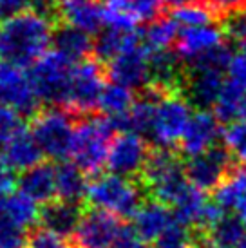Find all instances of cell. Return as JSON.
I'll use <instances>...</instances> for the list:
<instances>
[{
	"mask_svg": "<svg viewBox=\"0 0 246 248\" xmlns=\"http://www.w3.org/2000/svg\"><path fill=\"white\" fill-rule=\"evenodd\" d=\"M55 24L36 11L11 16L0 22V58L16 67H31L47 53Z\"/></svg>",
	"mask_w": 246,
	"mask_h": 248,
	"instance_id": "obj_1",
	"label": "cell"
},
{
	"mask_svg": "<svg viewBox=\"0 0 246 248\" xmlns=\"http://www.w3.org/2000/svg\"><path fill=\"white\" fill-rule=\"evenodd\" d=\"M141 183L152 200L170 208L183 198V194L192 185L186 176V167L169 149H157L151 152V158L141 174Z\"/></svg>",
	"mask_w": 246,
	"mask_h": 248,
	"instance_id": "obj_2",
	"label": "cell"
},
{
	"mask_svg": "<svg viewBox=\"0 0 246 248\" xmlns=\"http://www.w3.org/2000/svg\"><path fill=\"white\" fill-rule=\"evenodd\" d=\"M118 131L109 116H91L76 125L71 158L85 174H96L107 165L110 143Z\"/></svg>",
	"mask_w": 246,
	"mask_h": 248,
	"instance_id": "obj_3",
	"label": "cell"
},
{
	"mask_svg": "<svg viewBox=\"0 0 246 248\" xmlns=\"http://www.w3.org/2000/svg\"><path fill=\"white\" fill-rule=\"evenodd\" d=\"M143 194L139 183L120 174H100L89 183L85 200L92 208L107 210L120 219L134 217L138 208L143 205Z\"/></svg>",
	"mask_w": 246,
	"mask_h": 248,
	"instance_id": "obj_4",
	"label": "cell"
},
{
	"mask_svg": "<svg viewBox=\"0 0 246 248\" xmlns=\"http://www.w3.org/2000/svg\"><path fill=\"white\" fill-rule=\"evenodd\" d=\"M31 131L40 145L44 156L58 161L71 158L76 132V124L71 109L62 105H51L49 109L36 112Z\"/></svg>",
	"mask_w": 246,
	"mask_h": 248,
	"instance_id": "obj_5",
	"label": "cell"
},
{
	"mask_svg": "<svg viewBox=\"0 0 246 248\" xmlns=\"http://www.w3.org/2000/svg\"><path fill=\"white\" fill-rule=\"evenodd\" d=\"M75 62L58 51L46 53L31 65L28 75L42 104L65 107Z\"/></svg>",
	"mask_w": 246,
	"mask_h": 248,
	"instance_id": "obj_6",
	"label": "cell"
},
{
	"mask_svg": "<svg viewBox=\"0 0 246 248\" xmlns=\"http://www.w3.org/2000/svg\"><path fill=\"white\" fill-rule=\"evenodd\" d=\"M192 118V104L181 91L165 94L156 105L154 124L149 140L157 149H169L179 145Z\"/></svg>",
	"mask_w": 246,
	"mask_h": 248,
	"instance_id": "obj_7",
	"label": "cell"
},
{
	"mask_svg": "<svg viewBox=\"0 0 246 248\" xmlns=\"http://www.w3.org/2000/svg\"><path fill=\"white\" fill-rule=\"evenodd\" d=\"M105 89L103 69L96 60H80L75 63L69 98L65 107L78 114H89L100 105V98Z\"/></svg>",
	"mask_w": 246,
	"mask_h": 248,
	"instance_id": "obj_8",
	"label": "cell"
},
{
	"mask_svg": "<svg viewBox=\"0 0 246 248\" xmlns=\"http://www.w3.org/2000/svg\"><path fill=\"white\" fill-rule=\"evenodd\" d=\"M151 149L143 136L123 131L114 136L107 156V169L110 172L134 179L141 176L151 158Z\"/></svg>",
	"mask_w": 246,
	"mask_h": 248,
	"instance_id": "obj_9",
	"label": "cell"
},
{
	"mask_svg": "<svg viewBox=\"0 0 246 248\" xmlns=\"http://www.w3.org/2000/svg\"><path fill=\"white\" fill-rule=\"evenodd\" d=\"M232 154L226 151V147H215L208 149L206 152L188 158L186 161V176L194 185L201 190H217L221 183L232 172Z\"/></svg>",
	"mask_w": 246,
	"mask_h": 248,
	"instance_id": "obj_10",
	"label": "cell"
},
{
	"mask_svg": "<svg viewBox=\"0 0 246 248\" xmlns=\"http://www.w3.org/2000/svg\"><path fill=\"white\" fill-rule=\"evenodd\" d=\"M0 104L13 107L22 116H31L36 112L40 98L29 75L22 73V67L7 62L0 63Z\"/></svg>",
	"mask_w": 246,
	"mask_h": 248,
	"instance_id": "obj_11",
	"label": "cell"
},
{
	"mask_svg": "<svg viewBox=\"0 0 246 248\" xmlns=\"http://www.w3.org/2000/svg\"><path fill=\"white\" fill-rule=\"evenodd\" d=\"M123 225L120 217L107 210L91 208L83 212L76 228L75 241L78 248H112Z\"/></svg>",
	"mask_w": 246,
	"mask_h": 248,
	"instance_id": "obj_12",
	"label": "cell"
},
{
	"mask_svg": "<svg viewBox=\"0 0 246 248\" xmlns=\"http://www.w3.org/2000/svg\"><path fill=\"white\" fill-rule=\"evenodd\" d=\"M107 76L110 82L129 89H141L151 83V62L147 46L138 44L107 62Z\"/></svg>",
	"mask_w": 246,
	"mask_h": 248,
	"instance_id": "obj_13",
	"label": "cell"
},
{
	"mask_svg": "<svg viewBox=\"0 0 246 248\" xmlns=\"http://www.w3.org/2000/svg\"><path fill=\"white\" fill-rule=\"evenodd\" d=\"M163 0H103L105 26L136 29L139 22H152L161 16Z\"/></svg>",
	"mask_w": 246,
	"mask_h": 248,
	"instance_id": "obj_14",
	"label": "cell"
},
{
	"mask_svg": "<svg viewBox=\"0 0 246 248\" xmlns=\"http://www.w3.org/2000/svg\"><path fill=\"white\" fill-rule=\"evenodd\" d=\"M219 124L221 120L208 109H199L196 114H192L188 127L179 141L181 152L188 158H194L212 149L219 136H223Z\"/></svg>",
	"mask_w": 246,
	"mask_h": 248,
	"instance_id": "obj_15",
	"label": "cell"
},
{
	"mask_svg": "<svg viewBox=\"0 0 246 248\" xmlns=\"http://www.w3.org/2000/svg\"><path fill=\"white\" fill-rule=\"evenodd\" d=\"M83 212L85 210L82 208L80 201H69L58 198V200L42 205L38 223L44 230L67 239V237H75Z\"/></svg>",
	"mask_w": 246,
	"mask_h": 248,
	"instance_id": "obj_16",
	"label": "cell"
},
{
	"mask_svg": "<svg viewBox=\"0 0 246 248\" xmlns=\"http://www.w3.org/2000/svg\"><path fill=\"white\" fill-rule=\"evenodd\" d=\"M225 82L223 71L186 69L181 91L188 98V102L198 109H210L217 102Z\"/></svg>",
	"mask_w": 246,
	"mask_h": 248,
	"instance_id": "obj_17",
	"label": "cell"
},
{
	"mask_svg": "<svg viewBox=\"0 0 246 248\" xmlns=\"http://www.w3.org/2000/svg\"><path fill=\"white\" fill-rule=\"evenodd\" d=\"M56 16L87 33H98L105 26V9L100 0H56Z\"/></svg>",
	"mask_w": 246,
	"mask_h": 248,
	"instance_id": "obj_18",
	"label": "cell"
},
{
	"mask_svg": "<svg viewBox=\"0 0 246 248\" xmlns=\"http://www.w3.org/2000/svg\"><path fill=\"white\" fill-rule=\"evenodd\" d=\"M174 212L170 207L156 200L143 203L132 217V228L147 243H156L157 237L174 223Z\"/></svg>",
	"mask_w": 246,
	"mask_h": 248,
	"instance_id": "obj_19",
	"label": "cell"
},
{
	"mask_svg": "<svg viewBox=\"0 0 246 248\" xmlns=\"http://www.w3.org/2000/svg\"><path fill=\"white\" fill-rule=\"evenodd\" d=\"M18 190L34 203L46 205L55 200L56 194V167L49 163H38L24 170L18 178Z\"/></svg>",
	"mask_w": 246,
	"mask_h": 248,
	"instance_id": "obj_20",
	"label": "cell"
},
{
	"mask_svg": "<svg viewBox=\"0 0 246 248\" xmlns=\"http://www.w3.org/2000/svg\"><path fill=\"white\" fill-rule=\"evenodd\" d=\"M223 36H225L223 31L219 28H214L212 24L199 26V28H184L176 42V53L179 55L181 62L188 63L199 55L223 44Z\"/></svg>",
	"mask_w": 246,
	"mask_h": 248,
	"instance_id": "obj_21",
	"label": "cell"
},
{
	"mask_svg": "<svg viewBox=\"0 0 246 248\" xmlns=\"http://www.w3.org/2000/svg\"><path fill=\"white\" fill-rule=\"evenodd\" d=\"M42 158H44V152L34 138L33 131L20 129L4 145V159L15 170L24 172L31 167L42 163Z\"/></svg>",
	"mask_w": 246,
	"mask_h": 248,
	"instance_id": "obj_22",
	"label": "cell"
},
{
	"mask_svg": "<svg viewBox=\"0 0 246 248\" xmlns=\"http://www.w3.org/2000/svg\"><path fill=\"white\" fill-rule=\"evenodd\" d=\"M53 44H55V51L67 56L73 62L85 60V56L94 49V42L91 38V33L75 28L71 24H63V22L53 33Z\"/></svg>",
	"mask_w": 246,
	"mask_h": 248,
	"instance_id": "obj_23",
	"label": "cell"
},
{
	"mask_svg": "<svg viewBox=\"0 0 246 248\" xmlns=\"http://www.w3.org/2000/svg\"><path fill=\"white\" fill-rule=\"evenodd\" d=\"M138 44H139V35L136 33V29L107 28L100 31L98 38L94 40L92 53L98 60L110 62L114 56H118L127 49L134 47Z\"/></svg>",
	"mask_w": 246,
	"mask_h": 248,
	"instance_id": "obj_24",
	"label": "cell"
},
{
	"mask_svg": "<svg viewBox=\"0 0 246 248\" xmlns=\"http://www.w3.org/2000/svg\"><path fill=\"white\" fill-rule=\"evenodd\" d=\"M89 183L85 179V172L75 161H60L56 167V194L62 200L80 201L85 198Z\"/></svg>",
	"mask_w": 246,
	"mask_h": 248,
	"instance_id": "obj_25",
	"label": "cell"
},
{
	"mask_svg": "<svg viewBox=\"0 0 246 248\" xmlns=\"http://www.w3.org/2000/svg\"><path fill=\"white\" fill-rule=\"evenodd\" d=\"M214 114L225 122V124H232L237 122V118L245 116L246 110V89L239 87L237 83L232 80H226L225 87L219 94L217 102L212 107Z\"/></svg>",
	"mask_w": 246,
	"mask_h": 248,
	"instance_id": "obj_26",
	"label": "cell"
},
{
	"mask_svg": "<svg viewBox=\"0 0 246 248\" xmlns=\"http://www.w3.org/2000/svg\"><path fill=\"white\" fill-rule=\"evenodd\" d=\"M214 201L225 210H235L246 203V165H237L232 169L228 178L215 190Z\"/></svg>",
	"mask_w": 246,
	"mask_h": 248,
	"instance_id": "obj_27",
	"label": "cell"
},
{
	"mask_svg": "<svg viewBox=\"0 0 246 248\" xmlns=\"http://www.w3.org/2000/svg\"><path fill=\"white\" fill-rule=\"evenodd\" d=\"M134 102L136 100H134L132 89L125 87V85H120V83L110 82L103 89L98 109L102 110L103 116H109L112 120H122L132 109Z\"/></svg>",
	"mask_w": 246,
	"mask_h": 248,
	"instance_id": "obj_28",
	"label": "cell"
},
{
	"mask_svg": "<svg viewBox=\"0 0 246 248\" xmlns=\"http://www.w3.org/2000/svg\"><path fill=\"white\" fill-rule=\"evenodd\" d=\"M179 38V24L174 16H157L145 29L143 40L149 49H169Z\"/></svg>",
	"mask_w": 246,
	"mask_h": 248,
	"instance_id": "obj_29",
	"label": "cell"
},
{
	"mask_svg": "<svg viewBox=\"0 0 246 248\" xmlns=\"http://www.w3.org/2000/svg\"><path fill=\"white\" fill-rule=\"evenodd\" d=\"M174 20L183 28H199V26H210L215 18H221L217 11H214L206 2H194L186 6L174 9Z\"/></svg>",
	"mask_w": 246,
	"mask_h": 248,
	"instance_id": "obj_30",
	"label": "cell"
},
{
	"mask_svg": "<svg viewBox=\"0 0 246 248\" xmlns=\"http://www.w3.org/2000/svg\"><path fill=\"white\" fill-rule=\"evenodd\" d=\"M233 53L232 49L219 44L217 47L206 51L203 55H199L198 58H194L192 62L186 63V69H208V71H225L228 69V65L232 62Z\"/></svg>",
	"mask_w": 246,
	"mask_h": 248,
	"instance_id": "obj_31",
	"label": "cell"
},
{
	"mask_svg": "<svg viewBox=\"0 0 246 248\" xmlns=\"http://www.w3.org/2000/svg\"><path fill=\"white\" fill-rule=\"evenodd\" d=\"M221 31L230 42L243 44L246 40V9L239 7L221 16Z\"/></svg>",
	"mask_w": 246,
	"mask_h": 248,
	"instance_id": "obj_32",
	"label": "cell"
},
{
	"mask_svg": "<svg viewBox=\"0 0 246 248\" xmlns=\"http://www.w3.org/2000/svg\"><path fill=\"white\" fill-rule=\"evenodd\" d=\"M192 245V232L183 223L174 219L170 227L157 237L156 248H188Z\"/></svg>",
	"mask_w": 246,
	"mask_h": 248,
	"instance_id": "obj_33",
	"label": "cell"
},
{
	"mask_svg": "<svg viewBox=\"0 0 246 248\" xmlns=\"http://www.w3.org/2000/svg\"><path fill=\"white\" fill-rule=\"evenodd\" d=\"M22 127V114L9 105L0 104V145H6Z\"/></svg>",
	"mask_w": 246,
	"mask_h": 248,
	"instance_id": "obj_34",
	"label": "cell"
},
{
	"mask_svg": "<svg viewBox=\"0 0 246 248\" xmlns=\"http://www.w3.org/2000/svg\"><path fill=\"white\" fill-rule=\"evenodd\" d=\"M28 248H71L63 237L51 234L47 230H36L31 237H29Z\"/></svg>",
	"mask_w": 246,
	"mask_h": 248,
	"instance_id": "obj_35",
	"label": "cell"
},
{
	"mask_svg": "<svg viewBox=\"0 0 246 248\" xmlns=\"http://www.w3.org/2000/svg\"><path fill=\"white\" fill-rule=\"evenodd\" d=\"M226 71H228V76H230L228 80H232L239 87L246 89V51L241 49L239 53H235Z\"/></svg>",
	"mask_w": 246,
	"mask_h": 248,
	"instance_id": "obj_36",
	"label": "cell"
},
{
	"mask_svg": "<svg viewBox=\"0 0 246 248\" xmlns=\"http://www.w3.org/2000/svg\"><path fill=\"white\" fill-rule=\"evenodd\" d=\"M112 248H154V247L147 245V241H143L132 227H123Z\"/></svg>",
	"mask_w": 246,
	"mask_h": 248,
	"instance_id": "obj_37",
	"label": "cell"
},
{
	"mask_svg": "<svg viewBox=\"0 0 246 248\" xmlns=\"http://www.w3.org/2000/svg\"><path fill=\"white\" fill-rule=\"evenodd\" d=\"M18 183L15 178V169L7 163L4 156H0V196H7Z\"/></svg>",
	"mask_w": 246,
	"mask_h": 248,
	"instance_id": "obj_38",
	"label": "cell"
},
{
	"mask_svg": "<svg viewBox=\"0 0 246 248\" xmlns=\"http://www.w3.org/2000/svg\"><path fill=\"white\" fill-rule=\"evenodd\" d=\"M28 7H31V0H0V22L28 11Z\"/></svg>",
	"mask_w": 246,
	"mask_h": 248,
	"instance_id": "obj_39",
	"label": "cell"
},
{
	"mask_svg": "<svg viewBox=\"0 0 246 248\" xmlns=\"http://www.w3.org/2000/svg\"><path fill=\"white\" fill-rule=\"evenodd\" d=\"M205 2L214 11H217L219 16L230 13V11H235L239 7H245L246 4V0H205Z\"/></svg>",
	"mask_w": 246,
	"mask_h": 248,
	"instance_id": "obj_40",
	"label": "cell"
},
{
	"mask_svg": "<svg viewBox=\"0 0 246 248\" xmlns=\"http://www.w3.org/2000/svg\"><path fill=\"white\" fill-rule=\"evenodd\" d=\"M167 6H172L174 9L181 6H186V4H194V2H205V0H163Z\"/></svg>",
	"mask_w": 246,
	"mask_h": 248,
	"instance_id": "obj_41",
	"label": "cell"
},
{
	"mask_svg": "<svg viewBox=\"0 0 246 248\" xmlns=\"http://www.w3.org/2000/svg\"><path fill=\"white\" fill-rule=\"evenodd\" d=\"M235 248H246V235H245V237H243V241H241L239 245H237V247H235Z\"/></svg>",
	"mask_w": 246,
	"mask_h": 248,
	"instance_id": "obj_42",
	"label": "cell"
},
{
	"mask_svg": "<svg viewBox=\"0 0 246 248\" xmlns=\"http://www.w3.org/2000/svg\"><path fill=\"white\" fill-rule=\"evenodd\" d=\"M243 120H246V110H245V116H243Z\"/></svg>",
	"mask_w": 246,
	"mask_h": 248,
	"instance_id": "obj_43",
	"label": "cell"
},
{
	"mask_svg": "<svg viewBox=\"0 0 246 248\" xmlns=\"http://www.w3.org/2000/svg\"><path fill=\"white\" fill-rule=\"evenodd\" d=\"M188 248H196V247H194V245H190V247H188Z\"/></svg>",
	"mask_w": 246,
	"mask_h": 248,
	"instance_id": "obj_44",
	"label": "cell"
}]
</instances>
